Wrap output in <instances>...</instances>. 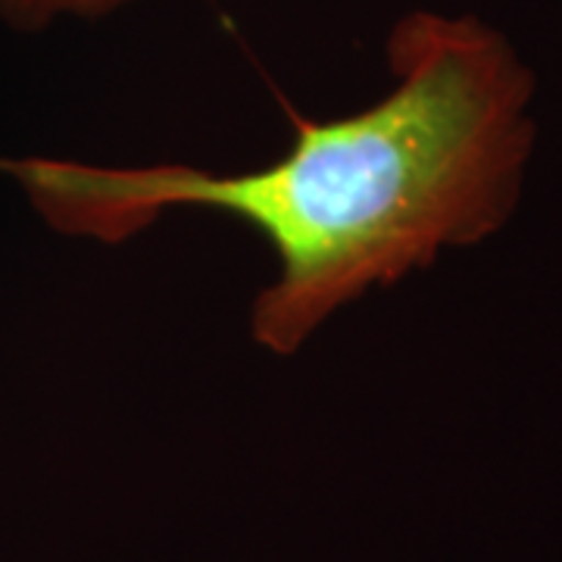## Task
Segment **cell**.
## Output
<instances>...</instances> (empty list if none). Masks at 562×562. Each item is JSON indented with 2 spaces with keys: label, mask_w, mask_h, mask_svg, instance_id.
Listing matches in <instances>:
<instances>
[{
  "label": "cell",
  "mask_w": 562,
  "mask_h": 562,
  "mask_svg": "<svg viewBox=\"0 0 562 562\" xmlns=\"http://www.w3.org/2000/svg\"><path fill=\"white\" fill-rule=\"evenodd\" d=\"M384 57V98L297 120L291 150L257 169L0 157V176L66 238L122 244L172 210L250 225L279 266L254 297L250 338L291 357L347 303L497 235L522 198L538 85L513 41L472 13L413 10Z\"/></svg>",
  "instance_id": "cell-1"
},
{
  "label": "cell",
  "mask_w": 562,
  "mask_h": 562,
  "mask_svg": "<svg viewBox=\"0 0 562 562\" xmlns=\"http://www.w3.org/2000/svg\"><path fill=\"white\" fill-rule=\"evenodd\" d=\"M144 0H0V20L20 32H44L57 22L113 16Z\"/></svg>",
  "instance_id": "cell-2"
}]
</instances>
